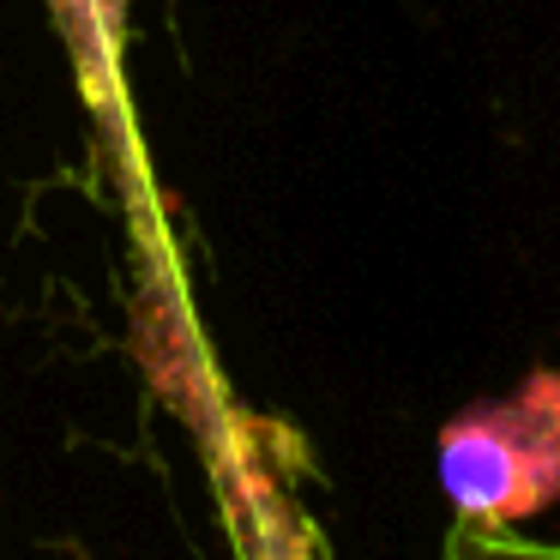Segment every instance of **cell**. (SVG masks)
Segmentation results:
<instances>
[{
    "label": "cell",
    "instance_id": "obj_1",
    "mask_svg": "<svg viewBox=\"0 0 560 560\" xmlns=\"http://www.w3.org/2000/svg\"><path fill=\"white\" fill-rule=\"evenodd\" d=\"M440 488L470 530H518L560 500V374H530L512 398L452 416Z\"/></svg>",
    "mask_w": 560,
    "mask_h": 560
},
{
    "label": "cell",
    "instance_id": "obj_2",
    "mask_svg": "<svg viewBox=\"0 0 560 560\" xmlns=\"http://www.w3.org/2000/svg\"><path fill=\"white\" fill-rule=\"evenodd\" d=\"M440 560H560V542L524 530H452Z\"/></svg>",
    "mask_w": 560,
    "mask_h": 560
},
{
    "label": "cell",
    "instance_id": "obj_3",
    "mask_svg": "<svg viewBox=\"0 0 560 560\" xmlns=\"http://www.w3.org/2000/svg\"><path fill=\"white\" fill-rule=\"evenodd\" d=\"M254 560H314V548H295L290 536H271L266 548H254Z\"/></svg>",
    "mask_w": 560,
    "mask_h": 560
},
{
    "label": "cell",
    "instance_id": "obj_4",
    "mask_svg": "<svg viewBox=\"0 0 560 560\" xmlns=\"http://www.w3.org/2000/svg\"><path fill=\"white\" fill-rule=\"evenodd\" d=\"M79 19H91V25H109L115 13H121V0H67Z\"/></svg>",
    "mask_w": 560,
    "mask_h": 560
}]
</instances>
